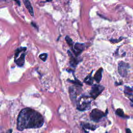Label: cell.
I'll return each mask as SVG.
<instances>
[{
  "label": "cell",
  "instance_id": "6da1fadb",
  "mask_svg": "<svg viewBox=\"0 0 133 133\" xmlns=\"http://www.w3.org/2000/svg\"><path fill=\"white\" fill-rule=\"evenodd\" d=\"M44 118L38 112L31 108H24L19 113L17 123V129L22 131L28 128H39L43 125Z\"/></svg>",
  "mask_w": 133,
  "mask_h": 133
},
{
  "label": "cell",
  "instance_id": "7a4b0ae2",
  "mask_svg": "<svg viewBox=\"0 0 133 133\" xmlns=\"http://www.w3.org/2000/svg\"><path fill=\"white\" fill-rule=\"evenodd\" d=\"M91 100L87 97H81L77 102V109L79 111H86L90 108Z\"/></svg>",
  "mask_w": 133,
  "mask_h": 133
},
{
  "label": "cell",
  "instance_id": "3957f363",
  "mask_svg": "<svg viewBox=\"0 0 133 133\" xmlns=\"http://www.w3.org/2000/svg\"><path fill=\"white\" fill-rule=\"evenodd\" d=\"M104 87L100 85L95 84L92 85L91 90L90 91V95L93 99H96L104 90Z\"/></svg>",
  "mask_w": 133,
  "mask_h": 133
},
{
  "label": "cell",
  "instance_id": "277c9868",
  "mask_svg": "<svg viewBox=\"0 0 133 133\" xmlns=\"http://www.w3.org/2000/svg\"><path fill=\"white\" fill-rule=\"evenodd\" d=\"M104 116V113L98 109H93L90 114L91 119L96 122H99Z\"/></svg>",
  "mask_w": 133,
  "mask_h": 133
},
{
  "label": "cell",
  "instance_id": "5b68a950",
  "mask_svg": "<svg viewBox=\"0 0 133 133\" xmlns=\"http://www.w3.org/2000/svg\"><path fill=\"white\" fill-rule=\"evenodd\" d=\"M129 68V64L124 61H120L118 64V71L121 76L126 77L128 73V69Z\"/></svg>",
  "mask_w": 133,
  "mask_h": 133
},
{
  "label": "cell",
  "instance_id": "8992f818",
  "mask_svg": "<svg viewBox=\"0 0 133 133\" xmlns=\"http://www.w3.org/2000/svg\"><path fill=\"white\" fill-rule=\"evenodd\" d=\"M85 47V45L84 44L76 43L73 45V47L72 48V50L73 51L75 56L77 57L84 50Z\"/></svg>",
  "mask_w": 133,
  "mask_h": 133
},
{
  "label": "cell",
  "instance_id": "52a82bcc",
  "mask_svg": "<svg viewBox=\"0 0 133 133\" xmlns=\"http://www.w3.org/2000/svg\"><path fill=\"white\" fill-rule=\"evenodd\" d=\"M25 54L24 51H23L21 52L20 56H18L16 58H15V62L18 66L21 67L24 65L25 61Z\"/></svg>",
  "mask_w": 133,
  "mask_h": 133
},
{
  "label": "cell",
  "instance_id": "ba28073f",
  "mask_svg": "<svg viewBox=\"0 0 133 133\" xmlns=\"http://www.w3.org/2000/svg\"><path fill=\"white\" fill-rule=\"evenodd\" d=\"M69 92L70 96V99L73 102H75L76 100L77 95L78 93V89L74 86H72L69 88Z\"/></svg>",
  "mask_w": 133,
  "mask_h": 133
},
{
  "label": "cell",
  "instance_id": "9c48e42d",
  "mask_svg": "<svg viewBox=\"0 0 133 133\" xmlns=\"http://www.w3.org/2000/svg\"><path fill=\"white\" fill-rule=\"evenodd\" d=\"M68 54L70 57V65L73 68H75L77 64L79 63V60L74 57L69 50H68Z\"/></svg>",
  "mask_w": 133,
  "mask_h": 133
},
{
  "label": "cell",
  "instance_id": "30bf717a",
  "mask_svg": "<svg viewBox=\"0 0 133 133\" xmlns=\"http://www.w3.org/2000/svg\"><path fill=\"white\" fill-rule=\"evenodd\" d=\"M23 3H24L25 7L28 10L30 15L33 17L34 16V11H33V7L31 5V4L30 2V0H23Z\"/></svg>",
  "mask_w": 133,
  "mask_h": 133
},
{
  "label": "cell",
  "instance_id": "8fae6325",
  "mask_svg": "<svg viewBox=\"0 0 133 133\" xmlns=\"http://www.w3.org/2000/svg\"><path fill=\"white\" fill-rule=\"evenodd\" d=\"M103 72V69L102 68H99L98 71L96 72L94 76V79L97 82L99 83L101 79L102 78V74Z\"/></svg>",
  "mask_w": 133,
  "mask_h": 133
},
{
  "label": "cell",
  "instance_id": "7c38bea8",
  "mask_svg": "<svg viewBox=\"0 0 133 133\" xmlns=\"http://www.w3.org/2000/svg\"><path fill=\"white\" fill-rule=\"evenodd\" d=\"M91 75H92V72L88 76H87L84 80V82L86 84L89 85H92V84H93V81H92V78L91 77H92Z\"/></svg>",
  "mask_w": 133,
  "mask_h": 133
},
{
  "label": "cell",
  "instance_id": "4fadbf2b",
  "mask_svg": "<svg viewBox=\"0 0 133 133\" xmlns=\"http://www.w3.org/2000/svg\"><path fill=\"white\" fill-rule=\"evenodd\" d=\"M124 93L128 96H132V89L128 86H125L124 87Z\"/></svg>",
  "mask_w": 133,
  "mask_h": 133
},
{
  "label": "cell",
  "instance_id": "5bb4252c",
  "mask_svg": "<svg viewBox=\"0 0 133 133\" xmlns=\"http://www.w3.org/2000/svg\"><path fill=\"white\" fill-rule=\"evenodd\" d=\"M83 127L86 129H90V130H95V129L96 128V127L93 125L88 124V123H86V124H83L82 125Z\"/></svg>",
  "mask_w": 133,
  "mask_h": 133
},
{
  "label": "cell",
  "instance_id": "9a60e30c",
  "mask_svg": "<svg viewBox=\"0 0 133 133\" xmlns=\"http://www.w3.org/2000/svg\"><path fill=\"white\" fill-rule=\"evenodd\" d=\"M65 39L67 43V44L69 45V46L72 48L73 46V45H74V43L72 41V39L68 35L65 36Z\"/></svg>",
  "mask_w": 133,
  "mask_h": 133
},
{
  "label": "cell",
  "instance_id": "2e32d148",
  "mask_svg": "<svg viewBox=\"0 0 133 133\" xmlns=\"http://www.w3.org/2000/svg\"><path fill=\"white\" fill-rule=\"evenodd\" d=\"M116 114L118 116H119V117H125V114H124V111L122 109H118L116 110Z\"/></svg>",
  "mask_w": 133,
  "mask_h": 133
},
{
  "label": "cell",
  "instance_id": "e0dca14e",
  "mask_svg": "<svg viewBox=\"0 0 133 133\" xmlns=\"http://www.w3.org/2000/svg\"><path fill=\"white\" fill-rule=\"evenodd\" d=\"M68 81L69 82H70V83H72V84H74L76 86H82V84L81 83V82L78 80H77V79L75 78V80H70V79H68Z\"/></svg>",
  "mask_w": 133,
  "mask_h": 133
},
{
  "label": "cell",
  "instance_id": "ac0fdd59",
  "mask_svg": "<svg viewBox=\"0 0 133 133\" xmlns=\"http://www.w3.org/2000/svg\"><path fill=\"white\" fill-rule=\"evenodd\" d=\"M39 57L42 60H43V61H45L47 58V54L46 53L42 54L39 56Z\"/></svg>",
  "mask_w": 133,
  "mask_h": 133
},
{
  "label": "cell",
  "instance_id": "d6986e66",
  "mask_svg": "<svg viewBox=\"0 0 133 133\" xmlns=\"http://www.w3.org/2000/svg\"><path fill=\"white\" fill-rule=\"evenodd\" d=\"M123 39V37H121V38H119L118 39H111L110 41L112 42V43H118V42H120L121 41H122V39Z\"/></svg>",
  "mask_w": 133,
  "mask_h": 133
},
{
  "label": "cell",
  "instance_id": "ffe728a7",
  "mask_svg": "<svg viewBox=\"0 0 133 133\" xmlns=\"http://www.w3.org/2000/svg\"><path fill=\"white\" fill-rule=\"evenodd\" d=\"M31 25H32V26H33L34 28H35V29H36L37 30H38V26H37V25H36V24L35 23V22H31Z\"/></svg>",
  "mask_w": 133,
  "mask_h": 133
},
{
  "label": "cell",
  "instance_id": "44dd1931",
  "mask_svg": "<svg viewBox=\"0 0 133 133\" xmlns=\"http://www.w3.org/2000/svg\"><path fill=\"white\" fill-rule=\"evenodd\" d=\"M126 133H131V131L130 129L126 128Z\"/></svg>",
  "mask_w": 133,
  "mask_h": 133
},
{
  "label": "cell",
  "instance_id": "7402d4cb",
  "mask_svg": "<svg viewBox=\"0 0 133 133\" xmlns=\"http://www.w3.org/2000/svg\"><path fill=\"white\" fill-rule=\"evenodd\" d=\"M12 129H9V130L6 132V133H12Z\"/></svg>",
  "mask_w": 133,
  "mask_h": 133
},
{
  "label": "cell",
  "instance_id": "603a6c76",
  "mask_svg": "<svg viewBox=\"0 0 133 133\" xmlns=\"http://www.w3.org/2000/svg\"><path fill=\"white\" fill-rule=\"evenodd\" d=\"M51 0H47V1H51Z\"/></svg>",
  "mask_w": 133,
  "mask_h": 133
}]
</instances>
